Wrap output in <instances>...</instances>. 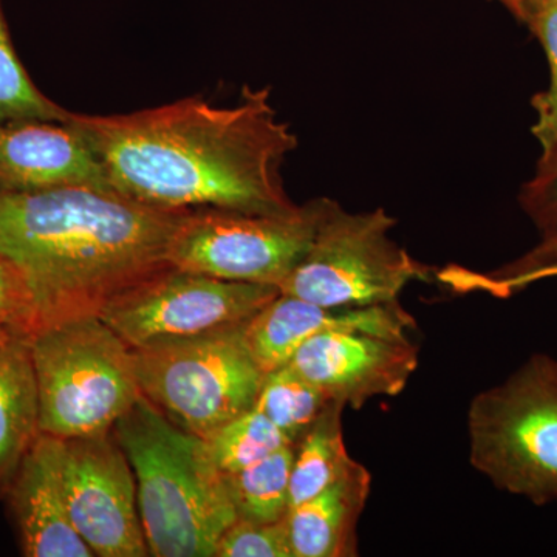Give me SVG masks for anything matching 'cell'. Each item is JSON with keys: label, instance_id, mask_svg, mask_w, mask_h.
<instances>
[{"label": "cell", "instance_id": "obj_6", "mask_svg": "<svg viewBox=\"0 0 557 557\" xmlns=\"http://www.w3.org/2000/svg\"><path fill=\"white\" fill-rule=\"evenodd\" d=\"M244 325L132 348L143 397L205 440L247 412L265 373L245 343Z\"/></svg>", "mask_w": 557, "mask_h": 557}, {"label": "cell", "instance_id": "obj_19", "mask_svg": "<svg viewBox=\"0 0 557 557\" xmlns=\"http://www.w3.org/2000/svg\"><path fill=\"white\" fill-rule=\"evenodd\" d=\"M330 403L324 392L287 364L267 373L252 408L296 445Z\"/></svg>", "mask_w": 557, "mask_h": 557}, {"label": "cell", "instance_id": "obj_17", "mask_svg": "<svg viewBox=\"0 0 557 557\" xmlns=\"http://www.w3.org/2000/svg\"><path fill=\"white\" fill-rule=\"evenodd\" d=\"M344 410L346 406L341 403H330L296 443L289 478V508L317 496L357 463L344 442Z\"/></svg>", "mask_w": 557, "mask_h": 557}, {"label": "cell", "instance_id": "obj_26", "mask_svg": "<svg viewBox=\"0 0 557 557\" xmlns=\"http://www.w3.org/2000/svg\"><path fill=\"white\" fill-rule=\"evenodd\" d=\"M520 207L539 231L557 223V148L539 159L536 174L520 190Z\"/></svg>", "mask_w": 557, "mask_h": 557}, {"label": "cell", "instance_id": "obj_5", "mask_svg": "<svg viewBox=\"0 0 557 557\" xmlns=\"http://www.w3.org/2000/svg\"><path fill=\"white\" fill-rule=\"evenodd\" d=\"M469 460L500 491L534 505L557 500V361L533 355L472 398Z\"/></svg>", "mask_w": 557, "mask_h": 557}, {"label": "cell", "instance_id": "obj_9", "mask_svg": "<svg viewBox=\"0 0 557 557\" xmlns=\"http://www.w3.org/2000/svg\"><path fill=\"white\" fill-rule=\"evenodd\" d=\"M274 285L222 281L171 267L110 300L100 318L131 348L247 324Z\"/></svg>", "mask_w": 557, "mask_h": 557}, {"label": "cell", "instance_id": "obj_10", "mask_svg": "<svg viewBox=\"0 0 557 557\" xmlns=\"http://www.w3.org/2000/svg\"><path fill=\"white\" fill-rule=\"evenodd\" d=\"M62 482L70 520L95 556H150L134 471L112 431L64 440Z\"/></svg>", "mask_w": 557, "mask_h": 557}, {"label": "cell", "instance_id": "obj_11", "mask_svg": "<svg viewBox=\"0 0 557 557\" xmlns=\"http://www.w3.org/2000/svg\"><path fill=\"white\" fill-rule=\"evenodd\" d=\"M288 366L330 401L361 409L369 399L405 391L418 368V347L410 339L327 332L306 341Z\"/></svg>", "mask_w": 557, "mask_h": 557}, {"label": "cell", "instance_id": "obj_4", "mask_svg": "<svg viewBox=\"0 0 557 557\" xmlns=\"http://www.w3.org/2000/svg\"><path fill=\"white\" fill-rule=\"evenodd\" d=\"M32 354L42 434L62 440L108 434L141 395L132 348L100 317L36 329Z\"/></svg>", "mask_w": 557, "mask_h": 557}, {"label": "cell", "instance_id": "obj_2", "mask_svg": "<svg viewBox=\"0 0 557 557\" xmlns=\"http://www.w3.org/2000/svg\"><path fill=\"white\" fill-rule=\"evenodd\" d=\"M188 212L104 186L0 194V255L27 277L35 330L100 317L121 293L171 269L172 239Z\"/></svg>", "mask_w": 557, "mask_h": 557}, {"label": "cell", "instance_id": "obj_12", "mask_svg": "<svg viewBox=\"0 0 557 557\" xmlns=\"http://www.w3.org/2000/svg\"><path fill=\"white\" fill-rule=\"evenodd\" d=\"M417 322L399 302L322 307L278 293L244 325L245 343L263 373L287 366L306 341L327 332H359L409 341Z\"/></svg>", "mask_w": 557, "mask_h": 557}, {"label": "cell", "instance_id": "obj_18", "mask_svg": "<svg viewBox=\"0 0 557 557\" xmlns=\"http://www.w3.org/2000/svg\"><path fill=\"white\" fill-rule=\"evenodd\" d=\"M295 446L288 443L258 463L225 474L237 519L271 523L287 516Z\"/></svg>", "mask_w": 557, "mask_h": 557}, {"label": "cell", "instance_id": "obj_29", "mask_svg": "<svg viewBox=\"0 0 557 557\" xmlns=\"http://www.w3.org/2000/svg\"><path fill=\"white\" fill-rule=\"evenodd\" d=\"M493 2L500 3L504 9H507L516 20L522 22V11H520L519 0H493Z\"/></svg>", "mask_w": 557, "mask_h": 557}, {"label": "cell", "instance_id": "obj_23", "mask_svg": "<svg viewBox=\"0 0 557 557\" xmlns=\"http://www.w3.org/2000/svg\"><path fill=\"white\" fill-rule=\"evenodd\" d=\"M525 24L544 47L549 65L548 89L531 101L537 113L533 134L541 145V157H547L557 148V0L545 3Z\"/></svg>", "mask_w": 557, "mask_h": 557}, {"label": "cell", "instance_id": "obj_7", "mask_svg": "<svg viewBox=\"0 0 557 557\" xmlns=\"http://www.w3.org/2000/svg\"><path fill=\"white\" fill-rule=\"evenodd\" d=\"M397 220L386 209L348 212L333 201L313 244L278 289L322 307L397 302L406 285L431 270L391 237Z\"/></svg>", "mask_w": 557, "mask_h": 557}, {"label": "cell", "instance_id": "obj_22", "mask_svg": "<svg viewBox=\"0 0 557 557\" xmlns=\"http://www.w3.org/2000/svg\"><path fill=\"white\" fill-rule=\"evenodd\" d=\"M541 234L536 247L508 265L487 273H479L463 267H448L438 271L437 278L456 293H487L494 298L505 299V287L509 282L525 276L531 271L557 263V223Z\"/></svg>", "mask_w": 557, "mask_h": 557}, {"label": "cell", "instance_id": "obj_8", "mask_svg": "<svg viewBox=\"0 0 557 557\" xmlns=\"http://www.w3.org/2000/svg\"><path fill=\"white\" fill-rule=\"evenodd\" d=\"M333 201L319 197L288 214L274 215L190 211L172 239L171 265L222 281L278 288L306 258Z\"/></svg>", "mask_w": 557, "mask_h": 557}, {"label": "cell", "instance_id": "obj_1", "mask_svg": "<svg viewBox=\"0 0 557 557\" xmlns=\"http://www.w3.org/2000/svg\"><path fill=\"white\" fill-rule=\"evenodd\" d=\"M269 89L244 87L219 108L185 98L124 115H79L70 123L97 153L116 193L170 211L288 214L298 205L282 166L298 137L278 120Z\"/></svg>", "mask_w": 557, "mask_h": 557}, {"label": "cell", "instance_id": "obj_21", "mask_svg": "<svg viewBox=\"0 0 557 557\" xmlns=\"http://www.w3.org/2000/svg\"><path fill=\"white\" fill-rule=\"evenodd\" d=\"M70 113L33 83L11 42L0 2V124L22 120L69 121Z\"/></svg>", "mask_w": 557, "mask_h": 557}, {"label": "cell", "instance_id": "obj_20", "mask_svg": "<svg viewBox=\"0 0 557 557\" xmlns=\"http://www.w3.org/2000/svg\"><path fill=\"white\" fill-rule=\"evenodd\" d=\"M207 443L220 471L233 474L292 442L269 418L251 408L212 432Z\"/></svg>", "mask_w": 557, "mask_h": 557}, {"label": "cell", "instance_id": "obj_15", "mask_svg": "<svg viewBox=\"0 0 557 557\" xmlns=\"http://www.w3.org/2000/svg\"><path fill=\"white\" fill-rule=\"evenodd\" d=\"M372 490L361 463L324 491L288 509L293 557L358 556V523Z\"/></svg>", "mask_w": 557, "mask_h": 557}, {"label": "cell", "instance_id": "obj_14", "mask_svg": "<svg viewBox=\"0 0 557 557\" xmlns=\"http://www.w3.org/2000/svg\"><path fill=\"white\" fill-rule=\"evenodd\" d=\"M62 450L64 440L40 432L7 494L20 525L25 556H95L70 520L62 482Z\"/></svg>", "mask_w": 557, "mask_h": 557}, {"label": "cell", "instance_id": "obj_16", "mask_svg": "<svg viewBox=\"0 0 557 557\" xmlns=\"http://www.w3.org/2000/svg\"><path fill=\"white\" fill-rule=\"evenodd\" d=\"M39 434L32 332L0 327V496L9 494L21 461Z\"/></svg>", "mask_w": 557, "mask_h": 557}, {"label": "cell", "instance_id": "obj_28", "mask_svg": "<svg viewBox=\"0 0 557 557\" xmlns=\"http://www.w3.org/2000/svg\"><path fill=\"white\" fill-rule=\"evenodd\" d=\"M548 2H552V0H519L523 24H525L531 14L536 13L537 10H541Z\"/></svg>", "mask_w": 557, "mask_h": 557}, {"label": "cell", "instance_id": "obj_24", "mask_svg": "<svg viewBox=\"0 0 557 557\" xmlns=\"http://www.w3.org/2000/svg\"><path fill=\"white\" fill-rule=\"evenodd\" d=\"M215 557H293L287 516L271 523L237 519L219 539Z\"/></svg>", "mask_w": 557, "mask_h": 557}, {"label": "cell", "instance_id": "obj_27", "mask_svg": "<svg viewBox=\"0 0 557 557\" xmlns=\"http://www.w3.org/2000/svg\"><path fill=\"white\" fill-rule=\"evenodd\" d=\"M555 277H557V263L544 267V269L531 271V273L525 274V276L509 282L507 287H505V299L509 298L512 293L520 292V289L530 287V285L536 284L539 281H545V278Z\"/></svg>", "mask_w": 557, "mask_h": 557}, {"label": "cell", "instance_id": "obj_13", "mask_svg": "<svg viewBox=\"0 0 557 557\" xmlns=\"http://www.w3.org/2000/svg\"><path fill=\"white\" fill-rule=\"evenodd\" d=\"M81 185L110 188L97 153L70 121L0 124V194Z\"/></svg>", "mask_w": 557, "mask_h": 557}, {"label": "cell", "instance_id": "obj_3", "mask_svg": "<svg viewBox=\"0 0 557 557\" xmlns=\"http://www.w3.org/2000/svg\"><path fill=\"white\" fill-rule=\"evenodd\" d=\"M112 432L134 471L149 555L215 557L237 515L207 440L172 423L143 395Z\"/></svg>", "mask_w": 557, "mask_h": 557}, {"label": "cell", "instance_id": "obj_25", "mask_svg": "<svg viewBox=\"0 0 557 557\" xmlns=\"http://www.w3.org/2000/svg\"><path fill=\"white\" fill-rule=\"evenodd\" d=\"M0 327H36L35 298L20 267L0 255Z\"/></svg>", "mask_w": 557, "mask_h": 557}]
</instances>
